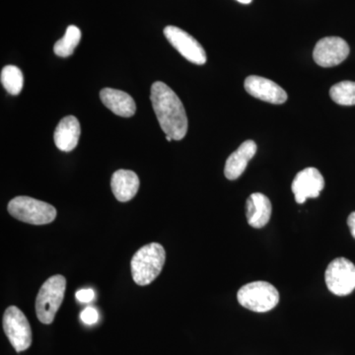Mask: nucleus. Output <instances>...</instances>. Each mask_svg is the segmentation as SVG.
<instances>
[{
  "label": "nucleus",
  "mask_w": 355,
  "mask_h": 355,
  "mask_svg": "<svg viewBox=\"0 0 355 355\" xmlns=\"http://www.w3.org/2000/svg\"><path fill=\"white\" fill-rule=\"evenodd\" d=\"M324 187V177L316 168L309 167L297 173L291 184L296 202L304 203L307 198H318Z\"/></svg>",
  "instance_id": "9d476101"
},
{
  "label": "nucleus",
  "mask_w": 355,
  "mask_h": 355,
  "mask_svg": "<svg viewBox=\"0 0 355 355\" xmlns=\"http://www.w3.org/2000/svg\"><path fill=\"white\" fill-rule=\"evenodd\" d=\"M166 139L168 140V141H171L173 140L171 137H169V135H166Z\"/></svg>",
  "instance_id": "b1692460"
},
{
  "label": "nucleus",
  "mask_w": 355,
  "mask_h": 355,
  "mask_svg": "<svg viewBox=\"0 0 355 355\" xmlns=\"http://www.w3.org/2000/svg\"><path fill=\"white\" fill-rule=\"evenodd\" d=\"M324 280L331 293L349 295L355 289V266L347 259H335L327 268Z\"/></svg>",
  "instance_id": "0eeeda50"
},
{
  "label": "nucleus",
  "mask_w": 355,
  "mask_h": 355,
  "mask_svg": "<svg viewBox=\"0 0 355 355\" xmlns=\"http://www.w3.org/2000/svg\"><path fill=\"white\" fill-rule=\"evenodd\" d=\"M166 260L165 249L158 243L140 248L132 259V279L139 286H146L157 279Z\"/></svg>",
  "instance_id": "f03ea898"
},
{
  "label": "nucleus",
  "mask_w": 355,
  "mask_h": 355,
  "mask_svg": "<svg viewBox=\"0 0 355 355\" xmlns=\"http://www.w3.org/2000/svg\"><path fill=\"white\" fill-rule=\"evenodd\" d=\"M330 95L333 101L342 106L355 105V83L343 81L331 88Z\"/></svg>",
  "instance_id": "6ab92c4d"
},
{
  "label": "nucleus",
  "mask_w": 355,
  "mask_h": 355,
  "mask_svg": "<svg viewBox=\"0 0 355 355\" xmlns=\"http://www.w3.org/2000/svg\"><path fill=\"white\" fill-rule=\"evenodd\" d=\"M3 330L16 352H24L31 347V327L24 313L16 306H10L4 312Z\"/></svg>",
  "instance_id": "423d86ee"
},
{
  "label": "nucleus",
  "mask_w": 355,
  "mask_h": 355,
  "mask_svg": "<svg viewBox=\"0 0 355 355\" xmlns=\"http://www.w3.org/2000/svg\"><path fill=\"white\" fill-rule=\"evenodd\" d=\"M164 35L168 42L189 62L198 65L207 62L205 49L189 33L175 26H167L164 29Z\"/></svg>",
  "instance_id": "6e6552de"
},
{
  "label": "nucleus",
  "mask_w": 355,
  "mask_h": 355,
  "mask_svg": "<svg viewBox=\"0 0 355 355\" xmlns=\"http://www.w3.org/2000/svg\"><path fill=\"white\" fill-rule=\"evenodd\" d=\"M347 225H349L350 233L355 239V212L349 214V218H347Z\"/></svg>",
  "instance_id": "4be33fe9"
},
{
  "label": "nucleus",
  "mask_w": 355,
  "mask_h": 355,
  "mask_svg": "<svg viewBox=\"0 0 355 355\" xmlns=\"http://www.w3.org/2000/svg\"><path fill=\"white\" fill-rule=\"evenodd\" d=\"M0 80H1L2 85L9 94L18 95L22 91L24 77H23L20 69H18L15 65H6L1 70Z\"/></svg>",
  "instance_id": "a211bd4d"
},
{
  "label": "nucleus",
  "mask_w": 355,
  "mask_h": 355,
  "mask_svg": "<svg viewBox=\"0 0 355 355\" xmlns=\"http://www.w3.org/2000/svg\"><path fill=\"white\" fill-rule=\"evenodd\" d=\"M111 187L114 198L119 202H127L139 191V176L130 170H118L112 176Z\"/></svg>",
  "instance_id": "dca6fc26"
},
{
  "label": "nucleus",
  "mask_w": 355,
  "mask_h": 355,
  "mask_svg": "<svg viewBox=\"0 0 355 355\" xmlns=\"http://www.w3.org/2000/svg\"><path fill=\"white\" fill-rule=\"evenodd\" d=\"M80 132V123L76 116H64L58 123L53 135L55 146L64 153L73 150L78 144Z\"/></svg>",
  "instance_id": "2eb2a0df"
},
{
  "label": "nucleus",
  "mask_w": 355,
  "mask_h": 355,
  "mask_svg": "<svg viewBox=\"0 0 355 355\" xmlns=\"http://www.w3.org/2000/svg\"><path fill=\"white\" fill-rule=\"evenodd\" d=\"M151 103L159 125L166 135L181 140L188 132V118L183 103L165 83L157 81L151 86Z\"/></svg>",
  "instance_id": "f257e3e1"
},
{
  "label": "nucleus",
  "mask_w": 355,
  "mask_h": 355,
  "mask_svg": "<svg viewBox=\"0 0 355 355\" xmlns=\"http://www.w3.org/2000/svg\"><path fill=\"white\" fill-rule=\"evenodd\" d=\"M76 299L81 303L91 302L95 297L94 291L90 288L80 289L76 292Z\"/></svg>",
  "instance_id": "412c9836"
},
{
  "label": "nucleus",
  "mask_w": 355,
  "mask_h": 355,
  "mask_svg": "<svg viewBox=\"0 0 355 355\" xmlns=\"http://www.w3.org/2000/svg\"><path fill=\"white\" fill-rule=\"evenodd\" d=\"M237 1L243 4H249L251 3V2L253 1V0H237Z\"/></svg>",
  "instance_id": "5701e85b"
},
{
  "label": "nucleus",
  "mask_w": 355,
  "mask_h": 355,
  "mask_svg": "<svg viewBox=\"0 0 355 355\" xmlns=\"http://www.w3.org/2000/svg\"><path fill=\"white\" fill-rule=\"evenodd\" d=\"M238 302L254 312L265 313L277 307L279 293L272 284L266 282H254L245 284L237 293Z\"/></svg>",
  "instance_id": "39448f33"
},
{
  "label": "nucleus",
  "mask_w": 355,
  "mask_h": 355,
  "mask_svg": "<svg viewBox=\"0 0 355 355\" xmlns=\"http://www.w3.org/2000/svg\"><path fill=\"white\" fill-rule=\"evenodd\" d=\"M349 55V46L340 37H326L318 42L313 58L322 67H333L342 64Z\"/></svg>",
  "instance_id": "1a4fd4ad"
},
{
  "label": "nucleus",
  "mask_w": 355,
  "mask_h": 355,
  "mask_svg": "<svg viewBox=\"0 0 355 355\" xmlns=\"http://www.w3.org/2000/svg\"><path fill=\"white\" fill-rule=\"evenodd\" d=\"M65 289L67 279L60 275H53L44 282L36 298L37 317L41 323H53L64 300Z\"/></svg>",
  "instance_id": "7ed1b4c3"
},
{
  "label": "nucleus",
  "mask_w": 355,
  "mask_h": 355,
  "mask_svg": "<svg viewBox=\"0 0 355 355\" xmlns=\"http://www.w3.org/2000/svg\"><path fill=\"white\" fill-rule=\"evenodd\" d=\"M256 142L253 140H246L243 142L239 148L229 156L224 168V175L230 181H234L241 176L246 170L248 163L252 160L257 153Z\"/></svg>",
  "instance_id": "f8f14e48"
},
{
  "label": "nucleus",
  "mask_w": 355,
  "mask_h": 355,
  "mask_svg": "<svg viewBox=\"0 0 355 355\" xmlns=\"http://www.w3.org/2000/svg\"><path fill=\"white\" fill-rule=\"evenodd\" d=\"M81 31L78 27L70 25L65 31L64 36L58 40L53 46V51L60 58L70 57L76 51V46L80 43Z\"/></svg>",
  "instance_id": "f3484780"
},
{
  "label": "nucleus",
  "mask_w": 355,
  "mask_h": 355,
  "mask_svg": "<svg viewBox=\"0 0 355 355\" xmlns=\"http://www.w3.org/2000/svg\"><path fill=\"white\" fill-rule=\"evenodd\" d=\"M100 98L107 108L123 118H130L137 111V105L132 96L118 89H102Z\"/></svg>",
  "instance_id": "4468645a"
},
{
  "label": "nucleus",
  "mask_w": 355,
  "mask_h": 355,
  "mask_svg": "<svg viewBox=\"0 0 355 355\" xmlns=\"http://www.w3.org/2000/svg\"><path fill=\"white\" fill-rule=\"evenodd\" d=\"M272 202L261 193H253L248 198L246 216L248 223L253 228L265 227L272 216Z\"/></svg>",
  "instance_id": "ddd939ff"
},
{
  "label": "nucleus",
  "mask_w": 355,
  "mask_h": 355,
  "mask_svg": "<svg viewBox=\"0 0 355 355\" xmlns=\"http://www.w3.org/2000/svg\"><path fill=\"white\" fill-rule=\"evenodd\" d=\"M81 321L86 324H94L99 320V313L93 307L85 308L80 314Z\"/></svg>",
  "instance_id": "aec40b11"
},
{
  "label": "nucleus",
  "mask_w": 355,
  "mask_h": 355,
  "mask_svg": "<svg viewBox=\"0 0 355 355\" xmlns=\"http://www.w3.org/2000/svg\"><path fill=\"white\" fill-rule=\"evenodd\" d=\"M245 89L250 95L272 104H284L287 93L277 83L265 77L252 76L245 80Z\"/></svg>",
  "instance_id": "9b49d317"
},
{
  "label": "nucleus",
  "mask_w": 355,
  "mask_h": 355,
  "mask_svg": "<svg viewBox=\"0 0 355 355\" xmlns=\"http://www.w3.org/2000/svg\"><path fill=\"white\" fill-rule=\"evenodd\" d=\"M7 210L14 218L34 225L51 223L57 217V209L50 203L30 197L14 198Z\"/></svg>",
  "instance_id": "20e7f679"
}]
</instances>
